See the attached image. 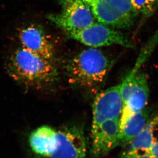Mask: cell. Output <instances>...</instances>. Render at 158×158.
<instances>
[{
	"mask_svg": "<svg viewBox=\"0 0 158 158\" xmlns=\"http://www.w3.org/2000/svg\"><path fill=\"white\" fill-rule=\"evenodd\" d=\"M121 158H154L149 153V151L145 150L130 151L124 149L121 154Z\"/></svg>",
	"mask_w": 158,
	"mask_h": 158,
	"instance_id": "cell-15",
	"label": "cell"
},
{
	"mask_svg": "<svg viewBox=\"0 0 158 158\" xmlns=\"http://www.w3.org/2000/svg\"><path fill=\"white\" fill-rule=\"evenodd\" d=\"M151 110L145 108L120 121V145L125 146L146 127L152 118Z\"/></svg>",
	"mask_w": 158,
	"mask_h": 158,
	"instance_id": "cell-11",
	"label": "cell"
},
{
	"mask_svg": "<svg viewBox=\"0 0 158 158\" xmlns=\"http://www.w3.org/2000/svg\"><path fill=\"white\" fill-rule=\"evenodd\" d=\"M131 4L138 14L149 17L157 10L158 0H130Z\"/></svg>",
	"mask_w": 158,
	"mask_h": 158,
	"instance_id": "cell-13",
	"label": "cell"
},
{
	"mask_svg": "<svg viewBox=\"0 0 158 158\" xmlns=\"http://www.w3.org/2000/svg\"><path fill=\"white\" fill-rule=\"evenodd\" d=\"M113 64V60L102 51L90 48L69 60L66 73L70 84L97 94Z\"/></svg>",
	"mask_w": 158,
	"mask_h": 158,
	"instance_id": "cell-3",
	"label": "cell"
},
{
	"mask_svg": "<svg viewBox=\"0 0 158 158\" xmlns=\"http://www.w3.org/2000/svg\"><path fill=\"white\" fill-rule=\"evenodd\" d=\"M6 68L15 81L29 88H45L54 84L59 77L55 61L23 47L11 54Z\"/></svg>",
	"mask_w": 158,
	"mask_h": 158,
	"instance_id": "cell-2",
	"label": "cell"
},
{
	"mask_svg": "<svg viewBox=\"0 0 158 158\" xmlns=\"http://www.w3.org/2000/svg\"><path fill=\"white\" fill-rule=\"evenodd\" d=\"M98 22L116 29H128L139 14L130 0H82Z\"/></svg>",
	"mask_w": 158,
	"mask_h": 158,
	"instance_id": "cell-4",
	"label": "cell"
},
{
	"mask_svg": "<svg viewBox=\"0 0 158 158\" xmlns=\"http://www.w3.org/2000/svg\"><path fill=\"white\" fill-rule=\"evenodd\" d=\"M150 121L137 136L124 146V149L130 151H149L152 144V132Z\"/></svg>",
	"mask_w": 158,
	"mask_h": 158,
	"instance_id": "cell-12",
	"label": "cell"
},
{
	"mask_svg": "<svg viewBox=\"0 0 158 158\" xmlns=\"http://www.w3.org/2000/svg\"><path fill=\"white\" fill-rule=\"evenodd\" d=\"M29 143L32 151L43 158H86L85 135L78 125L60 128L41 126L32 132Z\"/></svg>",
	"mask_w": 158,
	"mask_h": 158,
	"instance_id": "cell-1",
	"label": "cell"
},
{
	"mask_svg": "<svg viewBox=\"0 0 158 158\" xmlns=\"http://www.w3.org/2000/svg\"><path fill=\"white\" fill-rule=\"evenodd\" d=\"M67 35L91 48L113 45L134 48L133 43L124 34L113 27L96 22L80 31L67 33Z\"/></svg>",
	"mask_w": 158,
	"mask_h": 158,
	"instance_id": "cell-7",
	"label": "cell"
},
{
	"mask_svg": "<svg viewBox=\"0 0 158 158\" xmlns=\"http://www.w3.org/2000/svg\"><path fill=\"white\" fill-rule=\"evenodd\" d=\"M152 132V144L149 152L154 158H158V115L150 121Z\"/></svg>",
	"mask_w": 158,
	"mask_h": 158,
	"instance_id": "cell-14",
	"label": "cell"
},
{
	"mask_svg": "<svg viewBox=\"0 0 158 158\" xmlns=\"http://www.w3.org/2000/svg\"><path fill=\"white\" fill-rule=\"evenodd\" d=\"M140 66L136 64L120 84L123 102L120 121L128 116L145 109L147 104L149 87L145 75L139 71Z\"/></svg>",
	"mask_w": 158,
	"mask_h": 158,
	"instance_id": "cell-5",
	"label": "cell"
},
{
	"mask_svg": "<svg viewBox=\"0 0 158 158\" xmlns=\"http://www.w3.org/2000/svg\"><path fill=\"white\" fill-rule=\"evenodd\" d=\"M91 136L93 157H104L120 145V120H108L91 127Z\"/></svg>",
	"mask_w": 158,
	"mask_h": 158,
	"instance_id": "cell-9",
	"label": "cell"
},
{
	"mask_svg": "<svg viewBox=\"0 0 158 158\" xmlns=\"http://www.w3.org/2000/svg\"><path fill=\"white\" fill-rule=\"evenodd\" d=\"M22 47L55 61V47L42 27L32 25L24 28L19 33Z\"/></svg>",
	"mask_w": 158,
	"mask_h": 158,
	"instance_id": "cell-10",
	"label": "cell"
},
{
	"mask_svg": "<svg viewBox=\"0 0 158 158\" xmlns=\"http://www.w3.org/2000/svg\"><path fill=\"white\" fill-rule=\"evenodd\" d=\"M47 18L67 33L80 31L97 21L90 7L82 0H64L61 12L49 15Z\"/></svg>",
	"mask_w": 158,
	"mask_h": 158,
	"instance_id": "cell-6",
	"label": "cell"
},
{
	"mask_svg": "<svg viewBox=\"0 0 158 158\" xmlns=\"http://www.w3.org/2000/svg\"><path fill=\"white\" fill-rule=\"evenodd\" d=\"M123 106L120 84L99 92L93 102L91 127L108 120H120Z\"/></svg>",
	"mask_w": 158,
	"mask_h": 158,
	"instance_id": "cell-8",
	"label": "cell"
}]
</instances>
